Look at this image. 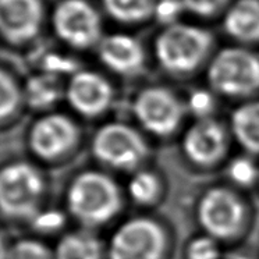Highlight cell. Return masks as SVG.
Wrapping results in <instances>:
<instances>
[{
    "label": "cell",
    "instance_id": "cell-4",
    "mask_svg": "<svg viewBox=\"0 0 259 259\" xmlns=\"http://www.w3.org/2000/svg\"><path fill=\"white\" fill-rule=\"evenodd\" d=\"M175 249V227L153 212L123 216L106 237L107 259H171Z\"/></svg>",
    "mask_w": 259,
    "mask_h": 259
},
{
    "label": "cell",
    "instance_id": "cell-24",
    "mask_svg": "<svg viewBox=\"0 0 259 259\" xmlns=\"http://www.w3.org/2000/svg\"><path fill=\"white\" fill-rule=\"evenodd\" d=\"M103 6L118 21L138 23L153 14L155 0H103Z\"/></svg>",
    "mask_w": 259,
    "mask_h": 259
},
{
    "label": "cell",
    "instance_id": "cell-12",
    "mask_svg": "<svg viewBox=\"0 0 259 259\" xmlns=\"http://www.w3.org/2000/svg\"><path fill=\"white\" fill-rule=\"evenodd\" d=\"M112 85L94 71H77L66 85L64 99L75 114L98 118L109 112L113 105Z\"/></svg>",
    "mask_w": 259,
    "mask_h": 259
},
{
    "label": "cell",
    "instance_id": "cell-19",
    "mask_svg": "<svg viewBox=\"0 0 259 259\" xmlns=\"http://www.w3.org/2000/svg\"><path fill=\"white\" fill-rule=\"evenodd\" d=\"M225 28L242 42L259 40V0H237L226 13Z\"/></svg>",
    "mask_w": 259,
    "mask_h": 259
},
{
    "label": "cell",
    "instance_id": "cell-30",
    "mask_svg": "<svg viewBox=\"0 0 259 259\" xmlns=\"http://www.w3.org/2000/svg\"><path fill=\"white\" fill-rule=\"evenodd\" d=\"M226 259H258L255 258L253 255H251V253H247V252H240L238 251V248L237 249H234L233 252H231V255H226Z\"/></svg>",
    "mask_w": 259,
    "mask_h": 259
},
{
    "label": "cell",
    "instance_id": "cell-8",
    "mask_svg": "<svg viewBox=\"0 0 259 259\" xmlns=\"http://www.w3.org/2000/svg\"><path fill=\"white\" fill-rule=\"evenodd\" d=\"M136 125L149 140L166 141L181 131L187 116L186 103L164 87H149L138 92L131 105Z\"/></svg>",
    "mask_w": 259,
    "mask_h": 259
},
{
    "label": "cell",
    "instance_id": "cell-16",
    "mask_svg": "<svg viewBox=\"0 0 259 259\" xmlns=\"http://www.w3.org/2000/svg\"><path fill=\"white\" fill-rule=\"evenodd\" d=\"M55 259H107L106 238L81 227L68 229L53 242Z\"/></svg>",
    "mask_w": 259,
    "mask_h": 259
},
{
    "label": "cell",
    "instance_id": "cell-10",
    "mask_svg": "<svg viewBox=\"0 0 259 259\" xmlns=\"http://www.w3.org/2000/svg\"><path fill=\"white\" fill-rule=\"evenodd\" d=\"M212 44L205 29L187 24H171L159 35L155 52L159 63L173 73H188L201 64Z\"/></svg>",
    "mask_w": 259,
    "mask_h": 259
},
{
    "label": "cell",
    "instance_id": "cell-31",
    "mask_svg": "<svg viewBox=\"0 0 259 259\" xmlns=\"http://www.w3.org/2000/svg\"><path fill=\"white\" fill-rule=\"evenodd\" d=\"M258 190H259V187H258Z\"/></svg>",
    "mask_w": 259,
    "mask_h": 259
},
{
    "label": "cell",
    "instance_id": "cell-3",
    "mask_svg": "<svg viewBox=\"0 0 259 259\" xmlns=\"http://www.w3.org/2000/svg\"><path fill=\"white\" fill-rule=\"evenodd\" d=\"M51 179L45 167L29 158H12L0 163V218L28 225L49 205Z\"/></svg>",
    "mask_w": 259,
    "mask_h": 259
},
{
    "label": "cell",
    "instance_id": "cell-26",
    "mask_svg": "<svg viewBox=\"0 0 259 259\" xmlns=\"http://www.w3.org/2000/svg\"><path fill=\"white\" fill-rule=\"evenodd\" d=\"M187 114H191L194 120L214 117L216 99L212 91L195 90L192 91L186 102Z\"/></svg>",
    "mask_w": 259,
    "mask_h": 259
},
{
    "label": "cell",
    "instance_id": "cell-23",
    "mask_svg": "<svg viewBox=\"0 0 259 259\" xmlns=\"http://www.w3.org/2000/svg\"><path fill=\"white\" fill-rule=\"evenodd\" d=\"M226 255L227 249L222 242L198 230L187 238L181 248L183 259H226Z\"/></svg>",
    "mask_w": 259,
    "mask_h": 259
},
{
    "label": "cell",
    "instance_id": "cell-15",
    "mask_svg": "<svg viewBox=\"0 0 259 259\" xmlns=\"http://www.w3.org/2000/svg\"><path fill=\"white\" fill-rule=\"evenodd\" d=\"M99 57L107 67L120 74H134L144 64L141 44L125 34H113L99 42Z\"/></svg>",
    "mask_w": 259,
    "mask_h": 259
},
{
    "label": "cell",
    "instance_id": "cell-9",
    "mask_svg": "<svg viewBox=\"0 0 259 259\" xmlns=\"http://www.w3.org/2000/svg\"><path fill=\"white\" fill-rule=\"evenodd\" d=\"M210 88L227 98H249L259 91V57L241 48L220 51L208 71Z\"/></svg>",
    "mask_w": 259,
    "mask_h": 259
},
{
    "label": "cell",
    "instance_id": "cell-27",
    "mask_svg": "<svg viewBox=\"0 0 259 259\" xmlns=\"http://www.w3.org/2000/svg\"><path fill=\"white\" fill-rule=\"evenodd\" d=\"M186 7L181 0H158L155 2L153 14L164 24H176V18L180 16V13Z\"/></svg>",
    "mask_w": 259,
    "mask_h": 259
},
{
    "label": "cell",
    "instance_id": "cell-18",
    "mask_svg": "<svg viewBox=\"0 0 259 259\" xmlns=\"http://www.w3.org/2000/svg\"><path fill=\"white\" fill-rule=\"evenodd\" d=\"M66 87L56 74L44 73L31 75L23 85L24 105L39 114L53 112L59 102L64 99Z\"/></svg>",
    "mask_w": 259,
    "mask_h": 259
},
{
    "label": "cell",
    "instance_id": "cell-25",
    "mask_svg": "<svg viewBox=\"0 0 259 259\" xmlns=\"http://www.w3.org/2000/svg\"><path fill=\"white\" fill-rule=\"evenodd\" d=\"M7 259H55L53 244L34 234L10 241Z\"/></svg>",
    "mask_w": 259,
    "mask_h": 259
},
{
    "label": "cell",
    "instance_id": "cell-17",
    "mask_svg": "<svg viewBox=\"0 0 259 259\" xmlns=\"http://www.w3.org/2000/svg\"><path fill=\"white\" fill-rule=\"evenodd\" d=\"M229 128L240 152L259 160V99L238 105L231 112Z\"/></svg>",
    "mask_w": 259,
    "mask_h": 259
},
{
    "label": "cell",
    "instance_id": "cell-7",
    "mask_svg": "<svg viewBox=\"0 0 259 259\" xmlns=\"http://www.w3.org/2000/svg\"><path fill=\"white\" fill-rule=\"evenodd\" d=\"M234 147L229 124L214 117L194 120L181 131L179 140L181 160L197 173L223 170Z\"/></svg>",
    "mask_w": 259,
    "mask_h": 259
},
{
    "label": "cell",
    "instance_id": "cell-1",
    "mask_svg": "<svg viewBox=\"0 0 259 259\" xmlns=\"http://www.w3.org/2000/svg\"><path fill=\"white\" fill-rule=\"evenodd\" d=\"M124 183L96 164L79 167L63 186L62 205L75 227L101 233L123 218L127 206Z\"/></svg>",
    "mask_w": 259,
    "mask_h": 259
},
{
    "label": "cell",
    "instance_id": "cell-11",
    "mask_svg": "<svg viewBox=\"0 0 259 259\" xmlns=\"http://www.w3.org/2000/svg\"><path fill=\"white\" fill-rule=\"evenodd\" d=\"M56 35L67 45L85 49L101 38V18L87 0H62L52 16Z\"/></svg>",
    "mask_w": 259,
    "mask_h": 259
},
{
    "label": "cell",
    "instance_id": "cell-21",
    "mask_svg": "<svg viewBox=\"0 0 259 259\" xmlns=\"http://www.w3.org/2000/svg\"><path fill=\"white\" fill-rule=\"evenodd\" d=\"M24 106L23 85L10 71L0 67V128L10 127Z\"/></svg>",
    "mask_w": 259,
    "mask_h": 259
},
{
    "label": "cell",
    "instance_id": "cell-20",
    "mask_svg": "<svg viewBox=\"0 0 259 259\" xmlns=\"http://www.w3.org/2000/svg\"><path fill=\"white\" fill-rule=\"evenodd\" d=\"M223 180L248 194L255 188L258 190L259 160L244 152L231 155L223 167Z\"/></svg>",
    "mask_w": 259,
    "mask_h": 259
},
{
    "label": "cell",
    "instance_id": "cell-22",
    "mask_svg": "<svg viewBox=\"0 0 259 259\" xmlns=\"http://www.w3.org/2000/svg\"><path fill=\"white\" fill-rule=\"evenodd\" d=\"M73 225L68 218L67 212L60 206H51L48 205L35 214L29 222L28 227L31 234L38 236L44 240H57L70 229L68 226Z\"/></svg>",
    "mask_w": 259,
    "mask_h": 259
},
{
    "label": "cell",
    "instance_id": "cell-5",
    "mask_svg": "<svg viewBox=\"0 0 259 259\" xmlns=\"http://www.w3.org/2000/svg\"><path fill=\"white\" fill-rule=\"evenodd\" d=\"M92 162L113 175L130 176L152 163V145L134 124L107 121L94 131L88 141Z\"/></svg>",
    "mask_w": 259,
    "mask_h": 259
},
{
    "label": "cell",
    "instance_id": "cell-29",
    "mask_svg": "<svg viewBox=\"0 0 259 259\" xmlns=\"http://www.w3.org/2000/svg\"><path fill=\"white\" fill-rule=\"evenodd\" d=\"M10 238L5 234V231L0 230V259H7V252L10 247Z\"/></svg>",
    "mask_w": 259,
    "mask_h": 259
},
{
    "label": "cell",
    "instance_id": "cell-28",
    "mask_svg": "<svg viewBox=\"0 0 259 259\" xmlns=\"http://www.w3.org/2000/svg\"><path fill=\"white\" fill-rule=\"evenodd\" d=\"M186 10L198 16H212L225 6L227 0H181Z\"/></svg>",
    "mask_w": 259,
    "mask_h": 259
},
{
    "label": "cell",
    "instance_id": "cell-14",
    "mask_svg": "<svg viewBox=\"0 0 259 259\" xmlns=\"http://www.w3.org/2000/svg\"><path fill=\"white\" fill-rule=\"evenodd\" d=\"M124 191L130 205L142 212H153L167 195V180L162 170L149 163L125 177Z\"/></svg>",
    "mask_w": 259,
    "mask_h": 259
},
{
    "label": "cell",
    "instance_id": "cell-13",
    "mask_svg": "<svg viewBox=\"0 0 259 259\" xmlns=\"http://www.w3.org/2000/svg\"><path fill=\"white\" fill-rule=\"evenodd\" d=\"M42 23V0H0V38L7 44H28L39 34Z\"/></svg>",
    "mask_w": 259,
    "mask_h": 259
},
{
    "label": "cell",
    "instance_id": "cell-6",
    "mask_svg": "<svg viewBox=\"0 0 259 259\" xmlns=\"http://www.w3.org/2000/svg\"><path fill=\"white\" fill-rule=\"evenodd\" d=\"M84 148V133L77 120L67 113L39 114L25 133L28 158L48 169H60L71 163Z\"/></svg>",
    "mask_w": 259,
    "mask_h": 259
},
{
    "label": "cell",
    "instance_id": "cell-2",
    "mask_svg": "<svg viewBox=\"0 0 259 259\" xmlns=\"http://www.w3.org/2000/svg\"><path fill=\"white\" fill-rule=\"evenodd\" d=\"M192 218L198 231L222 242L226 249H237L253 227L255 208L248 192L226 180L202 187L192 203Z\"/></svg>",
    "mask_w": 259,
    "mask_h": 259
}]
</instances>
